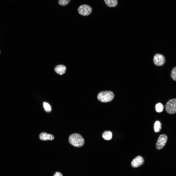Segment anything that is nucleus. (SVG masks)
<instances>
[{
	"label": "nucleus",
	"mask_w": 176,
	"mask_h": 176,
	"mask_svg": "<svg viewBox=\"0 0 176 176\" xmlns=\"http://www.w3.org/2000/svg\"><path fill=\"white\" fill-rule=\"evenodd\" d=\"M69 143L73 146L76 147L82 146L84 143V140L82 136L77 133L72 134L69 138Z\"/></svg>",
	"instance_id": "1"
},
{
	"label": "nucleus",
	"mask_w": 176,
	"mask_h": 176,
	"mask_svg": "<svg viewBox=\"0 0 176 176\" xmlns=\"http://www.w3.org/2000/svg\"><path fill=\"white\" fill-rule=\"evenodd\" d=\"M114 94L113 92L110 91H102L98 94L97 98L98 100L103 102H110L113 99Z\"/></svg>",
	"instance_id": "2"
},
{
	"label": "nucleus",
	"mask_w": 176,
	"mask_h": 176,
	"mask_svg": "<svg viewBox=\"0 0 176 176\" xmlns=\"http://www.w3.org/2000/svg\"><path fill=\"white\" fill-rule=\"evenodd\" d=\"M165 110L169 114H173L176 113V99H171L167 102L165 106Z\"/></svg>",
	"instance_id": "3"
},
{
	"label": "nucleus",
	"mask_w": 176,
	"mask_h": 176,
	"mask_svg": "<svg viewBox=\"0 0 176 176\" xmlns=\"http://www.w3.org/2000/svg\"><path fill=\"white\" fill-rule=\"evenodd\" d=\"M77 11L79 13L83 16L89 15L92 12V9L89 5L84 4L80 5L78 7Z\"/></svg>",
	"instance_id": "4"
},
{
	"label": "nucleus",
	"mask_w": 176,
	"mask_h": 176,
	"mask_svg": "<svg viewBox=\"0 0 176 176\" xmlns=\"http://www.w3.org/2000/svg\"><path fill=\"white\" fill-rule=\"evenodd\" d=\"M167 137L165 134L160 135L156 144V148L158 150L162 149L165 145L167 140Z\"/></svg>",
	"instance_id": "5"
},
{
	"label": "nucleus",
	"mask_w": 176,
	"mask_h": 176,
	"mask_svg": "<svg viewBox=\"0 0 176 176\" xmlns=\"http://www.w3.org/2000/svg\"><path fill=\"white\" fill-rule=\"evenodd\" d=\"M154 64L156 66H161L163 65L165 62V59L163 55L157 54L155 55L153 58Z\"/></svg>",
	"instance_id": "6"
},
{
	"label": "nucleus",
	"mask_w": 176,
	"mask_h": 176,
	"mask_svg": "<svg viewBox=\"0 0 176 176\" xmlns=\"http://www.w3.org/2000/svg\"><path fill=\"white\" fill-rule=\"evenodd\" d=\"M144 160L143 157L138 156L135 158L132 161L131 165L133 168H137L141 166L143 164Z\"/></svg>",
	"instance_id": "7"
},
{
	"label": "nucleus",
	"mask_w": 176,
	"mask_h": 176,
	"mask_svg": "<svg viewBox=\"0 0 176 176\" xmlns=\"http://www.w3.org/2000/svg\"><path fill=\"white\" fill-rule=\"evenodd\" d=\"M40 140L43 141L53 140L54 139V136L53 135L48 134L45 132H42L39 135Z\"/></svg>",
	"instance_id": "8"
},
{
	"label": "nucleus",
	"mask_w": 176,
	"mask_h": 176,
	"mask_svg": "<svg viewBox=\"0 0 176 176\" xmlns=\"http://www.w3.org/2000/svg\"><path fill=\"white\" fill-rule=\"evenodd\" d=\"M66 69V67L64 65L62 64L57 66L54 68L55 72L60 75H62L64 74Z\"/></svg>",
	"instance_id": "9"
},
{
	"label": "nucleus",
	"mask_w": 176,
	"mask_h": 176,
	"mask_svg": "<svg viewBox=\"0 0 176 176\" xmlns=\"http://www.w3.org/2000/svg\"><path fill=\"white\" fill-rule=\"evenodd\" d=\"M106 4L108 7L113 8L116 7L118 5V0H104Z\"/></svg>",
	"instance_id": "10"
},
{
	"label": "nucleus",
	"mask_w": 176,
	"mask_h": 176,
	"mask_svg": "<svg viewBox=\"0 0 176 176\" xmlns=\"http://www.w3.org/2000/svg\"><path fill=\"white\" fill-rule=\"evenodd\" d=\"M102 136L105 140H110L112 138V133L110 131H105L103 133Z\"/></svg>",
	"instance_id": "11"
},
{
	"label": "nucleus",
	"mask_w": 176,
	"mask_h": 176,
	"mask_svg": "<svg viewBox=\"0 0 176 176\" xmlns=\"http://www.w3.org/2000/svg\"><path fill=\"white\" fill-rule=\"evenodd\" d=\"M161 123L160 121H155L154 126V132L156 133L159 132L161 129Z\"/></svg>",
	"instance_id": "12"
},
{
	"label": "nucleus",
	"mask_w": 176,
	"mask_h": 176,
	"mask_svg": "<svg viewBox=\"0 0 176 176\" xmlns=\"http://www.w3.org/2000/svg\"><path fill=\"white\" fill-rule=\"evenodd\" d=\"M155 108L157 112L160 113L163 111L164 109V106L161 103H158L155 105Z\"/></svg>",
	"instance_id": "13"
},
{
	"label": "nucleus",
	"mask_w": 176,
	"mask_h": 176,
	"mask_svg": "<svg viewBox=\"0 0 176 176\" xmlns=\"http://www.w3.org/2000/svg\"><path fill=\"white\" fill-rule=\"evenodd\" d=\"M71 0H58V3L61 6H64L68 5Z\"/></svg>",
	"instance_id": "14"
},
{
	"label": "nucleus",
	"mask_w": 176,
	"mask_h": 176,
	"mask_svg": "<svg viewBox=\"0 0 176 176\" xmlns=\"http://www.w3.org/2000/svg\"><path fill=\"white\" fill-rule=\"evenodd\" d=\"M43 104L44 108L46 111L49 112L51 111V107L49 104L47 102H44Z\"/></svg>",
	"instance_id": "15"
},
{
	"label": "nucleus",
	"mask_w": 176,
	"mask_h": 176,
	"mask_svg": "<svg viewBox=\"0 0 176 176\" xmlns=\"http://www.w3.org/2000/svg\"><path fill=\"white\" fill-rule=\"evenodd\" d=\"M171 76L172 79L176 81V67H174L172 69L171 73Z\"/></svg>",
	"instance_id": "16"
},
{
	"label": "nucleus",
	"mask_w": 176,
	"mask_h": 176,
	"mask_svg": "<svg viewBox=\"0 0 176 176\" xmlns=\"http://www.w3.org/2000/svg\"><path fill=\"white\" fill-rule=\"evenodd\" d=\"M53 176H63V175L60 172H56L54 174Z\"/></svg>",
	"instance_id": "17"
},
{
	"label": "nucleus",
	"mask_w": 176,
	"mask_h": 176,
	"mask_svg": "<svg viewBox=\"0 0 176 176\" xmlns=\"http://www.w3.org/2000/svg\"></svg>",
	"instance_id": "18"
}]
</instances>
